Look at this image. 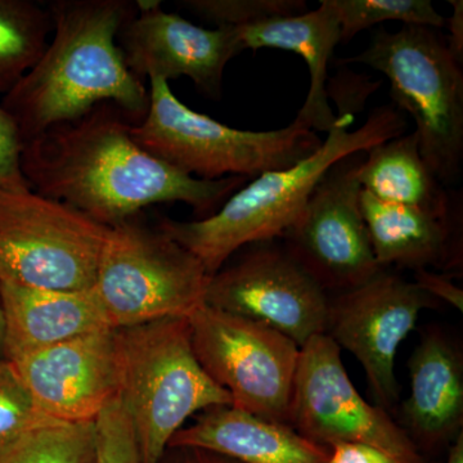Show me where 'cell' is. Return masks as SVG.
Segmentation results:
<instances>
[{
  "instance_id": "6da1fadb",
  "label": "cell",
  "mask_w": 463,
  "mask_h": 463,
  "mask_svg": "<svg viewBox=\"0 0 463 463\" xmlns=\"http://www.w3.org/2000/svg\"><path fill=\"white\" fill-rule=\"evenodd\" d=\"M133 124L114 103H100L26 142L30 188L114 227L157 203H187L203 219L246 184L243 176L205 181L175 169L138 145Z\"/></svg>"
},
{
  "instance_id": "7a4b0ae2",
  "label": "cell",
  "mask_w": 463,
  "mask_h": 463,
  "mask_svg": "<svg viewBox=\"0 0 463 463\" xmlns=\"http://www.w3.org/2000/svg\"><path fill=\"white\" fill-rule=\"evenodd\" d=\"M47 8L53 36L38 62L0 99L24 143L100 103H114L132 123H141L148 85L128 69L118 43L136 2L53 0Z\"/></svg>"
},
{
  "instance_id": "3957f363",
  "label": "cell",
  "mask_w": 463,
  "mask_h": 463,
  "mask_svg": "<svg viewBox=\"0 0 463 463\" xmlns=\"http://www.w3.org/2000/svg\"><path fill=\"white\" fill-rule=\"evenodd\" d=\"M355 121L352 109L340 108L321 147L297 165L268 172L225 201L206 218L194 222L164 218V233L199 259L209 276L218 272L237 251L252 243L279 239L303 213L310 194L341 158L367 152L404 133V116L392 105L374 109L365 123Z\"/></svg>"
},
{
  "instance_id": "277c9868",
  "label": "cell",
  "mask_w": 463,
  "mask_h": 463,
  "mask_svg": "<svg viewBox=\"0 0 463 463\" xmlns=\"http://www.w3.org/2000/svg\"><path fill=\"white\" fill-rule=\"evenodd\" d=\"M147 85V114L141 123L133 124L134 139L149 154L194 178H257L297 165L322 146L318 134L295 120L268 132L236 129L185 106L167 81L149 79Z\"/></svg>"
},
{
  "instance_id": "5b68a950",
  "label": "cell",
  "mask_w": 463,
  "mask_h": 463,
  "mask_svg": "<svg viewBox=\"0 0 463 463\" xmlns=\"http://www.w3.org/2000/svg\"><path fill=\"white\" fill-rule=\"evenodd\" d=\"M123 380L121 401L133 423L145 463H158L192 416L231 395L201 367L187 317L118 328Z\"/></svg>"
},
{
  "instance_id": "8992f818",
  "label": "cell",
  "mask_w": 463,
  "mask_h": 463,
  "mask_svg": "<svg viewBox=\"0 0 463 463\" xmlns=\"http://www.w3.org/2000/svg\"><path fill=\"white\" fill-rule=\"evenodd\" d=\"M341 65L364 63L389 79L394 108L416 123L423 160L441 184L457 183L463 164V74L461 63L435 29L380 27L370 45Z\"/></svg>"
},
{
  "instance_id": "52a82bcc",
  "label": "cell",
  "mask_w": 463,
  "mask_h": 463,
  "mask_svg": "<svg viewBox=\"0 0 463 463\" xmlns=\"http://www.w3.org/2000/svg\"><path fill=\"white\" fill-rule=\"evenodd\" d=\"M139 215L109 227L91 288L116 330L188 317L205 303L203 263Z\"/></svg>"
},
{
  "instance_id": "ba28073f",
  "label": "cell",
  "mask_w": 463,
  "mask_h": 463,
  "mask_svg": "<svg viewBox=\"0 0 463 463\" xmlns=\"http://www.w3.org/2000/svg\"><path fill=\"white\" fill-rule=\"evenodd\" d=\"M109 230L38 192L0 191V282L90 289Z\"/></svg>"
},
{
  "instance_id": "9c48e42d",
  "label": "cell",
  "mask_w": 463,
  "mask_h": 463,
  "mask_svg": "<svg viewBox=\"0 0 463 463\" xmlns=\"http://www.w3.org/2000/svg\"><path fill=\"white\" fill-rule=\"evenodd\" d=\"M187 318L197 361L232 405L288 423L300 347L281 332L206 303Z\"/></svg>"
},
{
  "instance_id": "30bf717a",
  "label": "cell",
  "mask_w": 463,
  "mask_h": 463,
  "mask_svg": "<svg viewBox=\"0 0 463 463\" xmlns=\"http://www.w3.org/2000/svg\"><path fill=\"white\" fill-rule=\"evenodd\" d=\"M340 346L328 335L300 347L288 425L307 440L330 449L334 444L364 443L403 463H423L420 450L380 405L367 403L347 376Z\"/></svg>"
},
{
  "instance_id": "8fae6325",
  "label": "cell",
  "mask_w": 463,
  "mask_h": 463,
  "mask_svg": "<svg viewBox=\"0 0 463 463\" xmlns=\"http://www.w3.org/2000/svg\"><path fill=\"white\" fill-rule=\"evenodd\" d=\"M364 157L365 152H356L332 165L297 222L279 237L326 292L358 288L383 270L359 203Z\"/></svg>"
},
{
  "instance_id": "7c38bea8",
  "label": "cell",
  "mask_w": 463,
  "mask_h": 463,
  "mask_svg": "<svg viewBox=\"0 0 463 463\" xmlns=\"http://www.w3.org/2000/svg\"><path fill=\"white\" fill-rule=\"evenodd\" d=\"M272 241L249 245L210 276L205 303L281 332L301 347L326 334L330 298L285 246Z\"/></svg>"
},
{
  "instance_id": "4fadbf2b",
  "label": "cell",
  "mask_w": 463,
  "mask_h": 463,
  "mask_svg": "<svg viewBox=\"0 0 463 463\" xmlns=\"http://www.w3.org/2000/svg\"><path fill=\"white\" fill-rule=\"evenodd\" d=\"M435 306L437 300L416 283L385 269L330 298L326 335L358 359L383 410L394 407L401 395L394 371L399 345L420 313Z\"/></svg>"
},
{
  "instance_id": "5bb4252c",
  "label": "cell",
  "mask_w": 463,
  "mask_h": 463,
  "mask_svg": "<svg viewBox=\"0 0 463 463\" xmlns=\"http://www.w3.org/2000/svg\"><path fill=\"white\" fill-rule=\"evenodd\" d=\"M33 404L56 422H94L121 392L118 330L91 332L9 362Z\"/></svg>"
},
{
  "instance_id": "9a60e30c",
  "label": "cell",
  "mask_w": 463,
  "mask_h": 463,
  "mask_svg": "<svg viewBox=\"0 0 463 463\" xmlns=\"http://www.w3.org/2000/svg\"><path fill=\"white\" fill-rule=\"evenodd\" d=\"M128 69L142 81L191 79L201 93L222 97L225 66L241 52L239 27L205 29L163 11L161 5L136 8L118 36Z\"/></svg>"
},
{
  "instance_id": "2e32d148",
  "label": "cell",
  "mask_w": 463,
  "mask_h": 463,
  "mask_svg": "<svg viewBox=\"0 0 463 463\" xmlns=\"http://www.w3.org/2000/svg\"><path fill=\"white\" fill-rule=\"evenodd\" d=\"M411 395L401 408L402 429L420 450L452 444L463 426V359L446 335H423L410 359Z\"/></svg>"
},
{
  "instance_id": "e0dca14e",
  "label": "cell",
  "mask_w": 463,
  "mask_h": 463,
  "mask_svg": "<svg viewBox=\"0 0 463 463\" xmlns=\"http://www.w3.org/2000/svg\"><path fill=\"white\" fill-rule=\"evenodd\" d=\"M0 304L3 359L7 362L111 328L91 288L62 291L0 282Z\"/></svg>"
},
{
  "instance_id": "ac0fdd59",
  "label": "cell",
  "mask_w": 463,
  "mask_h": 463,
  "mask_svg": "<svg viewBox=\"0 0 463 463\" xmlns=\"http://www.w3.org/2000/svg\"><path fill=\"white\" fill-rule=\"evenodd\" d=\"M203 448L242 463H326L330 449L298 434L288 423L270 421L239 410L216 405L197 414L170 441L169 447Z\"/></svg>"
},
{
  "instance_id": "d6986e66",
  "label": "cell",
  "mask_w": 463,
  "mask_h": 463,
  "mask_svg": "<svg viewBox=\"0 0 463 463\" xmlns=\"http://www.w3.org/2000/svg\"><path fill=\"white\" fill-rule=\"evenodd\" d=\"M319 5L315 11L269 18L239 27V32L245 50L288 51L306 61L310 88L295 121L313 132L328 133L336 120L328 102V63L340 43V21L331 0Z\"/></svg>"
},
{
  "instance_id": "ffe728a7",
  "label": "cell",
  "mask_w": 463,
  "mask_h": 463,
  "mask_svg": "<svg viewBox=\"0 0 463 463\" xmlns=\"http://www.w3.org/2000/svg\"><path fill=\"white\" fill-rule=\"evenodd\" d=\"M364 215L377 263L411 269H450L461 264L455 216L441 218L416 207L385 203L362 190Z\"/></svg>"
},
{
  "instance_id": "44dd1931",
  "label": "cell",
  "mask_w": 463,
  "mask_h": 463,
  "mask_svg": "<svg viewBox=\"0 0 463 463\" xmlns=\"http://www.w3.org/2000/svg\"><path fill=\"white\" fill-rule=\"evenodd\" d=\"M359 182L362 190L385 203L416 207L441 218L455 216L452 197L423 160L413 132L368 149Z\"/></svg>"
},
{
  "instance_id": "7402d4cb",
  "label": "cell",
  "mask_w": 463,
  "mask_h": 463,
  "mask_svg": "<svg viewBox=\"0 0 463 463\" xmlns=\"http://www.w3.org/2000/svg\"><path fill=\"white\" fill-rule=\"evenodd\" d=\"M52 33L48 8L33 0H0V94L27 74L47 48Z\"/></svg>"
},
{
  "instance_id": "603a6c76",
  "label": "cell",
  "mask_w": 463,
  "mask_h": 463,
  "mask_svg": "<svg viewBox=\"0 0 463 463\" xmlns=\"http://www.w3.org/2000/svg\"><path fill=\"white\" fill-rule=\"evenodd\" d=\"M96 421L36 426L0 447V463H96Z\"/></svg>"
},
{
  "instance_id": "cb8c5ba5",
  "label": "cell",
  "mask_w": 463,
  "mask_h": 463,
  "mask_svg": "<svg viewBox=\"0 0 463 463\" xmlns=\"http://www.w3.org/2000/svg\"><path fill=\"white\" fill-rule=\"evenodd\" d=\"M331 5L340 21V43L385 21L431 29L446 26V18L430 0H331Z\"/></svg>"
},
{
  "instance_id": "d4e9b609",
  "label": "cell",
  "mask_w": 463,
  "mask_h": 463,
  "mask_svg": "<svg viewBox=\"0 0 463 463\" xmlns=\"http://www.w3.org/2000/svg\"><path fill=\"white\" fill-rule=\"evenodd\" d=\"M179 5L209 23L231 27L307 12L303 0H184Z\"/></svg>"
},
{
  "instance_id": "484cf974",
  "label": "cell",
  "mask_w": 463,
  "mask_h": 463,
  "mask_svg": "<svg viewBox=\"0 0 463 463\" xmlns=\"http://www.w3.org/2000/svg\"><path fill=\"white\" fill-rule=\"evenodd\" d=\"M51 422L56 421L36 408L14 365L0 359V447L30 429Z\"/></svg>"
},
{
  "instance_id": "4316f807",
  "label": "cell",
  "mask_w": 463,
  "mask_h": 463,
  "mask_svg": "<svg viewBox=\"0 0 463 463\" xmlns=\"http://www.w3.org/2000/svg\"><path fill=\"white\" fill-rule=\"evenodd\" d=\"M96 463H145L120 395L96 420Z\"/></svg>"
},
{
  "instance_id": "83f0119b",
  "label": "cell",
  "mask_w": 463,
  "mask_h": 463,
  "mask_svg": "<svg viewBox=\"0 0 463 463\" xmlns=\"http://www.w3.org/2000/svg\"><path fill=\"white\" fill-rule=\"evenodd\" d=\"M24 139L0 102V191L32 190L23 172Z\"/></svg>"
},
{
  "instance_id": "f1b7e54d",
  "label": "cell",
  "mask_w": 463,
  "mask_h": 463,
  "mask_svg": "<svg viewBox=\"0 0 463 463\" xmlns=\"http://www.w3.org/2000/svg\"><path fill=\"white\" fill-rule=\"evenodd\" d=\"M414 283L435 300L444 301L463 312V291L452 281L450 274H439L428 269L414 270Z\"/></svg>"
},
{
  "instance_id": "f546056e",
  "label": "cell",
  "mask_w": 463,
  "mask_h": 463,
  "mask_svg": "<svg viewBox=\"0 0 463 463\" xmlns=\"http://www.w3.org/2000/svg\"><path fill=\"white\" fill-rule=\"evenodd\" d=\"M326 463H403L379 448L364 443H341L330 447Z\"/></svg>"
},
{
  "instance_id": "4dcf8cb0",
  "label": "cell",
  "mask_w": 463,
  "mask_h": 463,
  "mask_svg": "<svg viewBox=\"0 0 463 463\" xmlns=\"http://www.w3.org/2000/svg\"><path fill=\"white\" fill-rule=\"evenodd\" d=\"M158 463H242L221 453L203 448L175 446L167 447Z\"/></svg>"
},
{
  "instance_id": "1f68e13d",
  "label": "cell",
  "mask_w": 463,
  "mask_h": 463,
  "mask_svg": "<svg viewBox=\"0 0 463 463\" xmlns=\"http://www.w3.org/2000/svg\"><path fill=\"white\" fill-rule=\"evenodd\" d=\"M452 5V17L446 20V26L449 29L447 45L452 56L462 65L463 61V2L462 0H449Z\"/></svg>"
},
{
  "instance_id": "d6a6232c",
  "label": "cell",
  "mask_w": 463,
  "mask_h": 463,
  "mask_svg": "<svg viewBox=\"0 0 463 463\" xmlns=\"http://www.w3.org/2000/svg\"><path fill=\"white\" fill-rule=\"evenodd\" d=\"M446 463H463V432L450 444Z\"/></svg>"
},
{
  "instance_id": "836d02e7",
  "label": "cell",
  "mask_w": 463,
  "mask_h": 463,
  "mask_svg": "<svg viewBox=\"0 0 463 463\" xmlns=\"http://www.w3.org/2000/svg\"><path fill=\"white\" fill-rule=\"evenodd\" d=\"M3 334H5V326H3L2 304H0V359H3Z\"/></svg>"
}]
</instances>
